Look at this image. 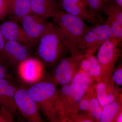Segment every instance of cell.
<instances>
[{"label":"cell","instance_id":"cell-1","mask_svg":"<svg viewBox=\"0 0 122 122\" xmlns=\"http://www.w3.org/2000/svg\"><path fill=\"white\" fill-rule=\"evenodd\" d=\"M28 91L47 120L52 122H69L59 92L54 83L42 81L31 85Z\"/></svg>","mask_w":122,"mask_h":122},{"label":"cell","instance_id":"cell-2","mask_svg":"<svg viewBox=\"0 0 122 122\" xmlns=\"http://www.w3.org/2000/svg\"><path fill=\"white\" fill-rule=\"evenodd\" d=\"M37 44L38 55L46 66H55L69 53L61 32L54 22H50Z\"/></svg>","mask_w":122,"mask_h":122},{"label":"cell","instance_id":"cell-3","mask_svg":"<svg viewBox=\"0 0 122 122\" xmlns=\"http://www.w3.org/2000/svg\"><path fill=\"white\" fill-rule=\"evenodd\" d=\"M52 18L61 32L68 52L74 54L78 42L91 27L81 18L61 10Z\"/></svg>","mask_w":122,"mask_h":122},{"label":"cell","instance_id":"cell-4","mask_svg":"<svg viewBox=\"0 0 122 122\" xmlns=\"http://www.w3.org/2000/svg\"><path fill=\"white\" fill-rule=\"evenodd\" d=\"M118 39L111 37L107 40L98 49L97 58L101 68L102 80L103 82L109 81L115 70L121 52L119 48L121 44Z\"/></svg>","mask_w":122,"mask_h":122},{"label":"cell","instance_id":"cell-5","mask_svg":"<svg viewBox=\"0 0 122 122\" xmlns=\"http://www.w3.org/2000/svg\"><path fill=\"white\" fill-rule=\"evenodd\" d=\"M112 37L109 26L106 24H98L91 28L80 39L74 54L82 55H93L99 46Z\"/></svg>","mask_w":122,"mask_h":122},{"label":"cell","instance_id":"cell-6","mask_svg":"<svg viewBox=\"0 0 122 122\" xmlns=\"http://www.w3.org/2000/svg\"><path fill=\"white\" fill-rule=\"evenodd\" d=\"M84 57L81 55L71 54L70 56L61 59L55 66L54 82L62 86L71 83Z\"/></svg>","mask_w":122,"mask_h":122},{"label":"cell","instance_id":"cell-7","mask_svg":"<svg viewBox=\"0 0 122 122\" xmlns=\"http://www.w3.org/2000/svg\"><path fill=\"white\" fill-rule=\"evenodd\" d=\"M14 99L17 110L28 122H43L39 107L30 97L28 89L17 88Z\"/></svg>","mask_w":122,"mask_h":122},{"label":"cell","instance_id":"cell-8","mask_svg":"<svg viewBox=\"0 0 122 122\" xmlns=\"http://www.w3.org/2000/svg\"><path fill=\"white\" fill-rule=\"evenodd\" d=\"M17 66L18 74L24 83L32 85L44 78L46 66L40 59L29 57Z\"/></svg>","mask_w":122,"mask_h":122},{"label":"cell","instance_id":"cell-9","mask_svg":"<svg viewBox=\"0 0 122 122\" xmlns=\"http://www.w3.org/2000/svg\"><path fill=\"white\" fill-rule=\"evenodd\" d=\"M63 106L69 118L78 113L79 104L86 91L71 83L62 86L59 92Z\"/></svg>","mask_w":122,"mask_h":122},{"label":"cell","instance_id":"cell-10","mask_svg":"<svg viewBox=\"0 0 122 122\" xmlns=\"http://www.w3.org/2000/svg\"><path fill=\"white\" fill-rule=\"evenodd\" d=\"M48 19L30 13L24 17L20 23L27 37L33 45L37 44L50 22Z\"/></svg>","mask_w":122,"mask_h":122},{"label":"cell","instance_id":"cell-11","mask_svg":"<svg viewBox=\"0 0 122 122\" xmlns=\"http://www.w3.org/2000/svg\"><path fill=\"white\" fill-rule=\"evenodd\" d=\"M108 16L106 24L109 26L112 37L118 39L120 42L122 40V7L114 0H107Z\"/></svg>","mask_w":122,"mask_h":122},{"label":"cell","instance_id":"cell-12","mask_svg":"<svg viewBox=\"0 0 122 122\" xmlns=\"http://www.w3.org/2000/svg\"><path fill=\"white\" fill-rule=\"evenodd\" d=\"M59 6L62 11L84 21L92 24L101 22L90 12L81 0H60Z\"/></svg>","mask_w":122,"mask_h":122},{"label":"cell","instance_id":"cell-13","mask_svg":"<svg viewBox=\"0 0 122 122\" xmlns=\"http://www.w3.org/2000/svg\"><path fill=\"white\" fill-rule=\"evenodd\" d=\"M0 27L5 41L17 42L29 48L33 45L18 22L10 20L0 24Z\"/></svg>","mask_w":122,"mask_h":122},{"label":"cell","instance_id":"cell-14","mask_svg":"<svg viewBox=\"0 0 122 122\" xmlns=\"http://www.w3.org/2000/svg\"><path fill=\"white\" fill-rule=\"evenodd\" d=\"M29 48L17 42L6 41L4 49V56L7 61L13 65L19 63L28 57Z\"/></svg>","mask_w":122,"mask_h":122},{"label":"cell","instance_id":"cell-15","mask_svg":"<svg viewBox=\"0 0 122 122\" xmlns=\"http://www.w3.org/2000/svg\"><path fill=\"white\" fill-rule=\"evenodd\" d=\"M16 89L7 78L0 80V107H4L14 115L18 110L14 99Z\"/></svg>","mask_w":122,"mask_h":122},{"label":"cell","instance_id":"cell-16","mask_svg":"<svg viewBox=\"0 0 122 122\" xmlns=\"http://www.w3.org/2000/svg\"><path fill=\"white\" fill-rule=\"evenodd\" d=\"M30 2L31 13L47 19L61 10L57 0H30Z\"/></svg>","mask_w":122,"mask_h":122},{"label":"cell","instance_id":"cell-17","mask_svg":"<svg viewBox=\"0 0 122 122\" xmlns=\"http://www.w3.org/2000/svg\"><path fill=\"white\" fill-rule=\"evenodd\" d=\"M94 86L97 99L102 107L112 102L120 95L111 80L107 82H96Z\"/></svg>","mask_w":122,"mask_h":122},{"label":"cell","instance_id":"cell-18","mask_svg":"<svg viewBox=\"0 0 122 122\" xmlns=\"http://www.w3.org/2000/svg\"><path fill=\"white\" fill-rule=\"evenodd\" d=\"M8 15L10 20L20 23L25 15L31 13L30 0H8Z\"/></svg>","mask_w":122,"mask_h":122},{"label":"cell","instance_id":"cell-19","mask_svg":"<svg viewBox=\"0 0 122 122\" xmlns=\"http://www.w3.org/2000/svg\"><path fill=\"white\" fill-rule=\"evenodd\" d=\"M122 112V96L120 94L116 99L103 107L99 122H116L117 116Z\"/></svg>","mask_w":122,"mask_h":122},{"label":"cell","instance_id":"cell-20","mask_svg":"<svg viewBox=\"0 0 122 122\" xmlns=\"http://www.w3.org/2000/svg\"><path fill=\"white\" fill-rule=\"evenodd\" d=\"M87 7L90 12L100 21L102 20V14L107 15V0H86Z\"/></svg>","mask_w":122,"mask_h":122},{"label":"cell","instance_id":"cell-21","mask_svg":"<svg viewBox=\"0 0 122 122\" xmlns=\"http://www.w3.org/2000/svg\"><path fill=\"white\" fill-rule=\"evenodd\" d=\"M90 96L89 101V115L95 122H99L103 109L96 97L94 85L90 88Z\"/></svg>","mask_w":122,"mask_h":122},{"label":"cell","instance_id":"cell-22","mask_svg":"<svg viewBox=\"0 0 122 122\" xmlns=\"http://www.w3.org/2000/svg\"><path fill=\"white\" fill-rule=\"evenodd\" d=\"M95 81L91 76L79 68L74 76L71 83L78 86L86 91L95 84L94 83Z\"/></svg>","mask_w":122,"mask_h":122},{"label":"cell","instance_id":"cell-23","mask_svg":"<svg viewBox=\"0 0 122 122\" xmlns=\"http://www.w3.org/2000/svg\"><path fill=\"white\" fill-rule=\"evenodd\" d=\"M85 57L89 59L91 63L93 71L94 79L96 83L102 81L101 67L96 57L93 55H86Z\"/></svg>","mask_w":122,"mask_h":122},{"label":"cell","instance_id":"cell-24","mask_svg":"<svg viewBox=\"0 0 122 122\" xmlns=\"http://www.w3.org/2000/svg\"><path fill=\"white\" fill-rule=\"evenodd\" d=\"M90 96V88L86 92L85 95L81 100L79 104V110L87 112V113L89 114Z\"/></svg>","mask_w":122,"mask_h":122},{"label":"cell","instance_id":"cell-25","mask_svg":"<svg viewBox=\"0 0 122 122\" xmlns=\"http://www.w3.org/2000/svg\"><path fill=\"white\" fill-rule=\"evenodd\" d=\"M80 68L94 79L93 67L89 60L85 56L82 59L80 64Z\"/></svg>","mask_w":122,"mask_h":122},{"label":"cell","instance_id":"cell-26","mask_svg":"<svg viewBox=\"0 0 122 122\" xmlns=\"http://www.w3.org/2000/svg\"><path fill=\"white\" fill-rule=\"evenodd\" d=\"M14 115L4 107H0V122H12Z\"/></svg>","mask_w":122,"mask_h":122},{"label":"cell","instance_id":"cell-27","mask_svg":"<svg viewBox=\"0 0 122 122\" xmlns=\"http://www.w3.org/2000/svg\"><path fill=\"white\" fill-rule=\"evenodd\" d=\"M111 80L118 86H122V67H119L115 70L112 75Z\"/></svg>","mask_w":122,"mask_h":122},{"label":"cell","instance_id":"cell-28","mask_svg":"<svg viewBox=\"0 0 122 122\" xmlns=\"http://www.w3.org/2000/svg\"><path fill=\"white\" fill-rule=\"evenodd\" d=\"M71 122H94L93 119L88 114L78 115V113L72 116L71 119Z\"/></svg>","mask_w":122,"mask_h":122},{"label":"cell","instance_id":"cell-29","mask_svg":"<svg viewBox=\"0 0 122 122\" xmlns=\"http://www.w3.org/2000/svg\"><path fill=\"white\" fill-rule=\"evenodd\" d=\"M8 15V0H0V20H4Z\"/></svg>","mask_w":122,"mask_h":122},{"label":"cell","instance_id":"cell-30","mask_svg":"<svg viewBox=\"0 0 122 122\" xmlns=\"http://www.w3.org/2000/svg\"><path fill=\"white\" fill-rule=\"evenodd\" d=\"M7 62L4 58L0 56V80L7 78L8 73Z\"/></svg>","mask_w":122,"mask_h":122},{"label":"cell","instance_id":"cell-31","mask_svg":"<svg viewBox=\"0 0 122 122\" xmlns=\"http://www.w3.org/2000/svg\"><path fill=\"white\" fill-rule=\"evenodd\" d=\"M5 41H6L3 36L0 27V56L4 58V49Z\"/></svg>","mask_w":122,"mask_h":122},{"label":"cell","instance_id":"cell-32","mask_svg":"<svg viewBox=\"0 0 122 122\" xmlns=\"http://www.w3.org/2000/svg\"><path fill=\"white\" fill-rule=\"evenodd\" d=\"M116 122H122V112L119 114L117 116L116 118Z\"/></svg>","mask_w":122,"mask_h":122},{"label":"cell","instance_id":"cell-33","mask_svg":"<svg viewBox=\"0 0 122 122\" xmlns=\"http://www.w3.org/2000/svg\"><path fill=\"white\" fill-rule=\"evenodd\" d=\"M118 5L122 7V0H114Z\"/></svg>","mask_w":122,"mask_h":122},{"label":"cell","instance_id":"cell-34","mask_svg":"<svg viewBox=\"0 0 122 122\" xmlns=\"http://www.w3.org/2000/svg\"><path fill=\"white\" fill-rule=\"evenodd\" d=\"M81 0L84 3L86 7H87V2L86 0Z\"/></svg>","mask_w":122,"mask_h":122}]
</instances>
